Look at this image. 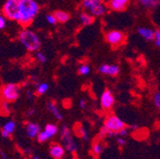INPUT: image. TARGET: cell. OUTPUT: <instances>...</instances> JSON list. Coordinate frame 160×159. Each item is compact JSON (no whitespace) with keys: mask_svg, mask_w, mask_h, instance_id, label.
I'll use <instances>...</instances> for the list:
<instances>
[{"mask_svg":"<svg viewBox=\"0 0 160 159\" xmlns=\"http://www.w3.org/2000/svg\"><path fill=\"white\" fill-rule=\"evenodd\" d=\"M66 149L58 143H53L50 146L49 152L53 159H63L65 156Z\"/></svg>","mask_w":160,"mask_h":159,"instance_id":"30bf717a","label":"cell"},{"mask_svg":"<svg viewBox=\"0 0 160 159\" xmlns=\"http://www.w3.org/2000/svg\"><path fill=\"white\" fill-rule=\"evenodd\" d=\"M103 151V146H102V143L101 142H97V143H94L92 147V152L93 155L95 156H99L101 154Z\"/></svg>","mask_w":160,"mask_h":159,"instance_id":"d6986e66","label":"cell"},{"mask_svg":"<svg viewBox=\"0 0 160 159\" xmlns=\"http://www.w3.org/2000/svg\"><path fill=\"white\" fill-rule=\"evenodd\" d=\"M47 109L48 111L57 119V120H63V115L60 112L57 105L55 104V102L53 101H49L47 103Z\"/></svg>","mask_w":160,"mask_h":159,"instance_id":"5bb4252c","label":"cell"},{"mask_svg":"<svg viewBox=\"0 0 160 159\" xmlns=\"http://www.w3.org/2000/svg\"><path fill=\"white\" fill-rule=\"evenodd\" d=\"M32 159H39V157H38V156H33Z\"/></svg>","mask_w":160,"mask_h":159,"instance_id":"8d00e7d4","label":"cell"},{"mask_svg":"<svg viewBox=\"0 0 160 159\" xmlns=\"http://www.w3.org/2000/svg\"><path fill=\"white\" fill-rule=\"evenodd\" d=\"M46 21H47L48 24L52 25V26L57 23V20H56V18H55V16H54L53 13H48L46 15Z\"/></svg>","mask_w":160,"mask_h":159,"instance_id":"d4e9b609","label":"cell"},{"mask_svg":"<svg viewBox=\"0 0 160 159\" xmlns=\"http://www.w3.org/2000/svg\"><path fill=\"white\" fill-rule=\"evenodd\" d=\"M0 95H1L3 100H6L8 102H13L17 100L19 96V86L13 83L7 84L0 90Z\"/></svg>","mask_w":160,"mask_h":159,"instance_id":"8992f818","label":"cell"},{"mask_svg":"<svg viewBox=\"0 0 160 159\" xmlns=\"http://www.w3.org/2000/svg\"><path fill=\"white\" fill-rule=\"evenodd\" d=\"M138 3L145 9L152 10L160 5V0H138Z\"/></svg>","mask_w":160,"mask_h":159,"instance_id":"2e32d148","label":"cell"},{"mask_svg":"<svg viewBox=\"0 0 160 159\" xmlns=\"http://www.w3.org/2000/svg\"><path fill=\"white\" fill-rule=\"evenodd\" d=\"M105 39L110 45L115 47V46L122 44V42L125 39V35L122 32H120V31L112 30V31H109L105 34Z\"/></svg>","mask_w":160,"mask_h":159,"instance_id":"52a82bcc","label":"cell"},{"mask_svg":"<svg viewBox=\"0 0 160 159\" xmlns=\"http://www.w3.org/2000/svg\"><path fill=\"white\" fill-rule=\"evenodd\" d=\"M60 136H61V140L66 150H68L71 152H77V144L73 140L71 130L69 129L67 125H63L61 127V130H60Z\"/></svg>","mask_w":160,"mask_h":159,"instance_id":"277c9868","label":"cell"},{"mask_svg":"<svg viewBox=\"0 0 160 159\" xmlns=\"http://www.w3.org/2000/svg\"><path fill=\"white\" fill-rule=\"evenodd\" d=\"M98 72L104 75L116 76L119 73L120 69L115 64H106L105 63V64H101L98 67Z\"/></svg>","mask_w":160,"mask_h":159,"instance_id":"9c48e42d","label":"cell"},{"mask_svg":"<svg viewBox=\"0 0 160 159\" xmlns=\"http://www.w3.org/2000/svg\"><path fill=\"white\" fill-rule=\"evenodd\" d=\"M35 58H36V60L39 62V63H46L47 61H48V57H47V55L45 54V53H43L42 52H40V51H38V52H36V53H35Z\"/></svg>","mask_w":160,"mask_h":159,"instance_id":"603a6c76","label":"cell"},{"mask_svg":"<svg viewBox=\"0 0 160 159\" xmlns=\"http://www.w3.org/2000/svg\"><path fill=\"white\" fill-rule=\"evenodd\" d=\"M79 21L83 26H90L94 21V16L88 12H83L79 14Z\"/></svg>","mask_w":160,"mask_h":159,"instance_id":"9a60e30c","label":"cell"},{"mask_svg":"<svg viewBox=\"0 0 160 159\" xmlns=\"http://www.w3.org/2000/svg\"><path fill=\"white\" fill-rule=\"evenodd\" d=\"M103 127H105L109 132H118L127 126L122 119H120L118 116L115 114H110L106 117Z\"/></svg>","mask_w":160,"mask_h":159,"instance_id":"5b68a950","label":"cell"},{"mask_svg":"<svg viewBox=\"0 0 160 159\" xmlns=\"http://www.w3.org/2000/svg\"><path fill=\"white\" fill-rule=\"evenodd\" d=\"M86 106H87V103H86V100L85 99H80V101H79V107L81 108L82 110H84L85 108H86Z\"/></svg>","mask_w":160,"mask_h":159,"instance_id":"d6a6232c","label":"cell"},{"mask_svg":"<svg viewBox=\"0 0 160 159\" xmlns=\"http://www.w3.org/2000/svg\"><path fill=\"white\" fill-rule=\"evenodd\" d=\"M137 33L146 41H153L154 31L148 27H139L137 29Z\"/></svg>","mask_w":160,"mask_h":159,"instance_id":"7c38bea8","label":"cell"},{"mask_svg":"<svg viewBox=\"0 0 160 159\" xmlns=\"http://www.w3.org/2000/svg\"><path fill=\"white\" fill-rule=\"evenodd\" d=\"M78 131V133H79V135L80 136H81L83 139H84V140H88V139H89V136H88V132H86V130L82 127V126H80V128L77 130Z\"/></svg>","mask_w":160,"mask_h":159,"instance_id":"83f0119b","label":"cell"},{"mask_svg":"<svg viewBox=\"0 0 160 159\" xmlns=\"http://www.w3.org/2000/svg\"><path fill=\"white\" fill-rule=\"evenodd\" d=\"M0 111L4 113H9L10 112V107H9V102L6 100H2L0 102Z\"/></svg>","mask_w":160,"mask_h":159,"instance_id":"cb8c5ba5","label":"cell"},{"mask_svg":"<svg viewBox=\"0 0 160 159\" xmlns=\"http://www.w3.org/2000/svg\"><path fill=\"white\" fill-rule=\"evenodd\" d=\"M129 3L130 0H110L109 8L115 12H121L126 9Z\"/></svg>","mask_w":160,"mask_h":159,"instance_id":"8fae6325","label":"cell"},{"mask_svg":"<svg viewBox=\"0 0 160 159\" xmlns=\"http://www.w3.org/2000/svg\"><path fill=\"white\" fill-rule=\"evenodd\" d=\"M127 134H128V129H127V127L117 132V136H121V137H125Z\"/></svg>","mask_w":160,"mask_h":159,"instance_id":"1f68e13d","label":"cell"},{"mask_svg":"<svg viewBox=\"0 0 160 159\" xmlns=\"http://www.w3.org/2000/svg\"><path fill=\"white\" fill-rule=\"evenodd\" d=\"M1 134H2V136L4 137V138H8V137H10V133L7 132V131H5L4 129H2V131H1Z\"/></svg>","mask_w":160,"mask_h":159,"instance_id":"836d02e7","label":"cell"},{"mask_svg":"<svg viewBox=\"0 0 160 159\" xmlns=\"http://www.w3.org/2000/svg\"><path fill=\"white\" fill-rule=\"evenodd\" d=\"M6 27V16L4 14H0V30Z\"/></svg>","mask_w":160,"mask_h":159,"instance_id":"f546056e","label":"cell"},{"mask_svg":"<svg viewBox=\"0 0 160 159\" xmlns=\"http://www.w3.org/2000/svg\"><path fill=\"white\" fill-rule=\"evenodd\" d=\"M90 72H91V67L86 63H83L78 67V73L80 75L85 76V75H88Z\"/></svg>","mask_w":160,"mask_h":159,"instance_id":"ffe728a7","label":"cell"},{"mask_svg":"<svg viewBox=\"0 0 160 159\" xmlns=\"http://www.w3.org/2000/svg\"><path fill=\"white\" fill-rule=\"evenodd\" d=\"M49 90V84L48 83H40L36 88V94L42 95L45 94Z\"/></svg>","mask_w":160,"mask_h":159,"instance_id":"44dd1931","label":"cell"},{"mask_svg":"<svg viewBox=\"0 0 160 159\" xmlns=\"http://www.w3.org/2000/svg\"><path fill=\"white\" fill-rule=\"evenodd\" d=\"M18 40L27 51L31 52H36L41 48V39H40V37L33 31L27 28L19 32Z\"/></svg>","mask_w":160,"mask_h":159,"instance_id":"7a4b0ae2","label":"cell"},{"mask_svg":"<svg viewBox=\"0 0 160 159\" xmlns=\"http://www.w3.org/2000/svg\"><path fill=\"white\" fill-rule=\"evenodd\" d=\"M43 132H45L47 137L50 139L51 137L54 136L58 132V127L54 124H48V125H46L45 130Z\"/></svg>","mask_w":160,"mask_h":159,"instance_id":"ac0fdd59","label":"cell"},{"mask_svg":"<svg viewBox=\"0 0 160 159\" xmlns=\"http://www.w3.org/2000/svg\"><path fill=\"white\" fill-rule=\"evenodd\" d=\"M37 140H38V142H40V143H44V142H46L47 140H49V138L47 137V135L45 134L44 132H40L39 134L37 135Z\"/></svg>","mask_w":160,"mask_h":159,"instance_id":"f1b7e54d","label":"cell"},{"mask_svg":"<svg viewBox=\"0 0 160 159\" xmlns=\"http://www.w3.org/2000/svg\"><path fill=\"white\" fill-rule=\"evenodd\" d=\"M154 45L158 48H160V30L154 31V38H153Z\"/></svg>","mask_w":160,"mask_h":159,"instance_id":"4316f807","label":"cell"},{"mask_svg":"<svg viewBox=\"0 0 160 159\" xmlns=\"http://www.w3.org/2000/svg\"><path fill=\"white\" fill-rule=\"evenodd\" d=\"M82 7L94 17L102 16L107 12L103 0H82Z\"/></svg>","mask_w":160,"mask_h":159,"instance_id":"3957f363","label":"cell"},{"mask_svg":"<svg viewBox=\"0 0 160 159\" xmlns=\"http://www.w3.org/2000/svg\"><path fill=\"white\" fill-rule=\"evenodd\" d=\"M33 113H34V110L33 109H32V110H30V111L27 112V115H32Z\"/></svg>","mask_w":160,"mask_h":159,"instance_id":"e575fe53","label":"cell"},{"mask_svg":"<svg viewBox=\"0 0 160 159\" xmlns=\"http://www.w3.org/2000/svg\"><path fill=\"white\" fill-rule=\"evenodd\" d=\"M115 103V98L114 95L112 94V91L109 89H106L101 96H100V105H101V108L105 111L111 110L113 105Z\"/></svg>","mask_w":160,"mask_h":159,"instance_id":"ba28073f","label":"cell"},{"mask_svg":"<svg viewBox=\"0 0 160 159\" xmlns=\"http://www.w3.org/2000/svg\"><path fill=\"white\" fill-rule=\"evenodd\" d=\"M15 127H16V124H15V122L14 121H12V120H10L9 122H7L5 125H4V127H3V129L5 130V131H7L10 134H12L13 132H14V130H15Z\"/></svg>","mask_w":160,"mask_h":159,"instance_id":"7402d4cb","label":"cell"},{"mask_svg":"<svg viewBox=\"0 0 160 159\" xmlns=\"http://www.w3.org/2000/svg\"><path fill=\"white\" fill-rule=\"evenodd\" d=\"M63 1H65V0H63Z\"/></svg>","mask_w":160,"mask_h":159,"instance_id":"74e56055","label":"cell"},{"mask_svg":"<svg viewBox=\"0 0 160 159\" xmlns=\"http://www.w3.org/2000/svg\"><path fill=\"white\" fill-rule=\"evenodd\" d=\"M152 101H153L154 106H155L157 109L160 110V92H156L153 94Z\"/></svg>","mask_w":160,"mask_h":159,"instance_id":"484cf974","label":"cell"},{"mask_svg":"<svg viewBox=\"0 0 160 159\" xmlns=\"http://www.w3.org/2000/svg\"><path fill=\"white\" fill-rule=\"evenodd\" d=\"M40 130H41V128H40V126L36 123H28L27 126H26V132H27V134L30 138H34L36 137L39 132H40Z\"/></svg>","mask_w":160,"mask_h":159,"instance_id":"4fadbf2b","label":"cell"},{"mask_svg":"<svg viewBox=\"0 0 160 159\" xmlns=\"http://www.w3.org/2000/svg\"><path fill=\"white\" fill-rule=\"evenodd\" d=\"M116 142L119 146H125L126 145V140L124 137H121V136H117L116 137Z\"/></svg>","mask_w":160,"mask_h":159,"instance_id":"4dcf8cb0","label":"cell"},{"mask_svg":"<svg viewBox=\"0 0 160 159\" xmlns=\"http://www.w3.org/2000/svg\"><path fill=\"white\" fill-rule=\"evenodd\" d=\"M27 94H28V97H29V98H31V99L32 98V93H31L30 92H27Z\"/></svg>","mask_w":160,"mask_h":159,"instance_id":"d590c367","label":"cell"},{"mask_svg":"<svg viewBox=\"0 0 160 159\" xmlns=\"http://www.w3.org/2000/svg\"><path fill=\"white\" fill-rule=\"evenodd\" d=\"M39 11V4L35 0H7L2 7V12L8 19L23 27L34 20Z\"/></svg>","mask_w":160,"mask_h":159,"instance_id":"6da1fadb","label":"cell"},{"mask_svg":"<svg viewBox=\"0 0 160 159\" xmlns=\"http://www.w3.org/2000/svg\"><path fill=\"white\" fill-rule=\"evenodd\" d=\"M53 14L57 20V23H66L70 19V14L65 11L58 10V11H55Z\"/></svg>","mask_w":160,"mask_h":159,"instance_id":"e0dca14e","label":"cell"}]
</instances>
